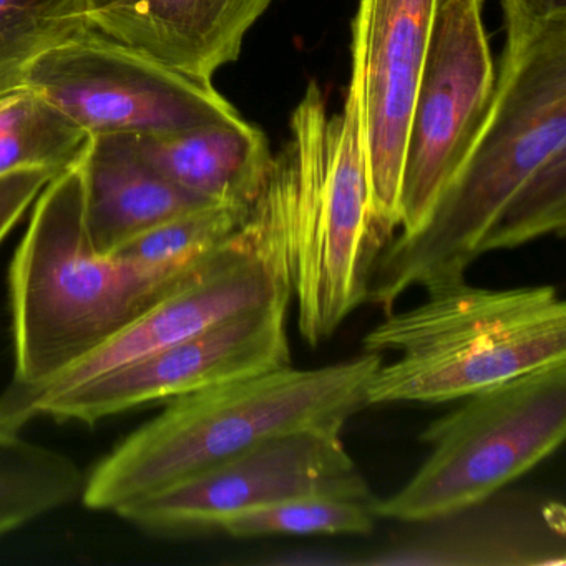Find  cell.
Segmentation results:
<instances>
[{
    "instance_id": "13",
    "label": "cell",
    "mask_w": 566,
    "mask_h": 566,
    "mask_svg": "<svg viewBox=\"0 0 566 566\" xmlns=\"http://www.w3.org/2000/svg\"><path fill=\"white\" fill-rule=\"evenodd\" d=\"M273 0H85L88 28L211 84Z\"/></svg>"
},
{
    "instance_id": "7",
    "label": "cell",
    "mask_w": 566,
    "mask_h": 566,
    "mask_svg": "<svg viewBox=\"0 0 566 566\" xmlns=\"http://www.w3.org/2000/svg\"><path fill=\"white\" fill-rule=\"evenodd\" d=\"M24 87L88 135L170 134L243 120L213 85L91 28L39 55L25 72Z\"/></svg>"
},
{
    "instance_id": "10",
    "label": "cell",
    "mask_w": 566,
    "mask_h": 566,
    "mask_svg": "<svg viewBox=\"0 0 566 566\" xmlns=\"http://www.w3.org/2000/svg\"><path fill=\"white\" fill-rule=\"evenodd\" d=\"M293 303L283 293L127 366L94 377L39 403V416L101 422L148 403L293 366L287 317Z\"/></svg>"
},
{
    "instance_id": "1",
    "label": "cell",
    "mask_w": 566,
    "mask_h": 566,
    "mask_svg": "<svg viewBox=\"0 0 566 566\" xmlns=\"http://www.w3.org/2000/svg\"><path fill=\"white\" fill-rule=\"evenodd\" d=\"M250 220L283 268L301 336L311 347L329 340L366 303L370 271L389 243L373 213L356 52L343 114L327 117L323 92L307 85Z\"/></svg>"
},
{
    "instance_id": "5",
    "label": "cell",
    "mask_w": 566,
    "mask_h": 566,
    "mask_svg": "<svg viewBox=\"0 0 566 566\" xmlns=\"http://www.w3.org/2000/svg\"><path fill=\"white\" fill-rule=\"evenodd\" d=\"M363 347L399 354L370 379L369 406L452 402L565 363L566 303L553 286L486 290L463 281L387 314Z\"/></svg>"
},
{
    "instance_id": "22",
    "label": "cell",
    "mask_w": 566,
    "mask_h": 566,
    "mask_svg": "<svg viewBox=\"0 0 566 566\" xmlns=\"http://www.w3.org/2000/svg\"><path fill=\"white\" fill-rule=\"evenodd\" d=\"M57 175L48 168H28L0 177V244Z\"/></svg>"
},
{
    "instance_id": "11",
    "label": "cell",
    "mask_w": 566,
    "mask_h": 566,
    "mask_svg": "<svg viewBox=\"0 0 566 566\" xmlns=\"http://www.w3.org/2000/svg\"><path fill=\"white\" fill-rule=\"evenodd\" d=\"M313 495L376 500L339 432L297 430L273 437L117 515L148 532H200Z\"/></svg>"
},
{
    "instance_id": "8",
    "label": "cell",
    "mask_w": 566,
    "mask_h": 566,
    "mask_svg": "<svg viewBox=\"0 0 566 566\" xmlns=\"http://www.w3.org/2000/svg\"><path fill=\"white\" fill-rule=\"evenodd\" d=\"M291 293L250 220L205 254L177 287L148 307L117 336L55 379L32 389L8 387L0 396V426L19 430L34 420L39 403L94 377L180 343L224 317Z\"/></svg>"
},
{
    "instance_id": "6",
    "label": "cell",
    "mask_w": 566,
    "mask_h": 566,
    "mask_svg": "<svg viewBox=\"0 0 566 566\" xmlns=\"http://www.w3.org/2000/svg\"><path fill=\"white\" fill-rule=\"evenodd\" d=\"M423 430L426 462L386 500L377 516L423 523L485 502L535 469L566 437V360L482 392Z\"/></svg>"
},
{
    "instance_id": "14",
    "label": "cell",
    "mask_w": 566,
    "mask_h": 566,
    "mask_svg": "<svg viewBox=\"0 0 566 566\" xmlns=\"http://www.w3.org/2000/svg\"><path fill=\"white\" fill-rule=\"evenodd\" d=\"M77 165L88 240L101 254L114 253L171 218L214 205L155 171L135 134L91 135Z\"/></svg>"
},
{
    "instance_id": "23",
    "label": "cell",
    "mask_w": 566,
    "mask_h": 566,
    "mask_svg": "<svg viewBox=\"0 0 566 566\" xmlns=\"http://www.w3.org/2000/svg\"><path fill=\"white\" fill-rule=\"evenodd\" d=\"M505 51H516L546 25L566 19V0H502Z\"/></svg>"
},
{
    "instance_id": "15",
    "label": "cell",
    "mask_w": 566,
    "mask_h": 566,
    "mask_svg": "<svg viewBox=\"0 0 566 566\" xmlns=\"http://www.w3.org/2000/svg\"><path fill=\"white\" fill-rule=\"evenodd\" d=\"M147 164L211 203H251L270 168V145L247 120L137 135Z\"/></svg>"
},
{
    "instance_id": "9",
    "label": "cell",
    "mask_w": 566,
    "mask_h": 566,
    "mask_svg": "<svg viewBox=\"0 0 566 566\" xmlns=\"http://www.w3.org/2000/svg\"><path fill=\"white\" fill-rule=\"evenodd\" d=\"M483 0H442L420 71L400 170V233L426 223L479 132L495 71Z\"/></svg>"
},
{
    "instance_id": "12",
    "label": "cell",
    "mask_w": 566,
    "mask_h": 566,
    "mask_svg": "<svg viewBox=\"0 0 566 566\" xmlns=\"http://www.w3.org/2000/svg\"><path fill=\"white\" fill-rule=\"evenodd\" d=\"M440 4L442 0H360L354 19L373 213L389 240L400 228L403 145Z\"/></svg>"
},
{
    "instance_id": "2",
    "label": "cell",
    "mask_w": 566,
    "mask_h": 566,
    "mask_svg": "<svg viewBox=\"0 0 566 566\" xmlns=\"http://www.w3.org/2000/svg\"><path fill=\"white\" fill-rule=\"evenodd\" d=\"M566 148V19L505 51L492 102L426 223L382 248L366 303L392 313L412 290L463 283L503 208L556 151Z\"/></svg>"
},
{
    "instance_id": "17",
    "label": "cell",
    "mask_w": 566,
    "mask_h": 566,
    "mask_svg": "<svg viewBox=\"0 0 566 566\" xmlns=\"http://www.w3.org/2000/svg\"><path fill=\"white\" fill-rule=\"evenodd\" d=\"M91 135L29 87L0 97V177L28 168L62 174L78 164Z\"/></svg>"
},
{
    "instance_id": "16",
    "label": "cell",
    "mask_w": 566,
    "mask_h": 566,
    "mask_svg": "<svg viewBox=\"0 0 566 566\" xmlns=\"http://www.w3.org/2000/svg\"><path fill=\"white\" fill-rule=\"evenodd\" d=\"M78 467L64 453L0 426V538L77 499Z\"/></svg>"
},
{
    "instance_id": "4",
    "label": "cell",
    "mask_w": 566,
    "mask_h": 566,
    "mask_svg": "<svg viewBox=\"0 0 566 566\" xmlns=\"http://www.w3.org/2000/svg\"><path fill=\"white\" fill-rule=\"evenodd\" d=\"M201 260V258H200ZM181 270H148L92 247L78 165L52 178L9 271L12 389L48 384L91 356L177 287Z\"/></svg>"
},
{
    "instance_id": "20",
    "label": "cell",
    "mask_w": 566,
    "mask_h": 566,
    "mask_svg": "<svg viewBox=\"0 0 566 566\" xmlns=\"http://www.w3.org/2000/svg\"><path fill=\"white\" fill-rule=\"evenodd\" d=\"M377 500L313 495L264 506L228 520L221 532L234 538L271 535H369Z\"/></svg>"
},
{
    "instance_id": "18",
    "label": "cell",
    "mask_w": 566,
    "mask_h": 566,
    "mask_svg": "<svg viewBox=\"0 0 566 566\" xmlns=\"http://www.w3.org/2000/svg\"><path fill=\"white\" fill-rule=\"evenodd\" d=\"M85 29V0H0V97L24 85L39 55Z\"/></svg>"
},
{
    "instance_id": "3",
    "label": "cell",
    "mask_w": 566,
    "mask_h": 566,
    "mask_svg": "<svg viewBox=\"0 0 566 566\" xmlns=\"http://www.w3.org/2000/svg\"><path fill=\"white\" fill-rule=\"evenodd\" d=\"M382 363L380 354L364 353L331 366L284 367L177 397L92 470L82 502L118 513L273 437L297 430L340 433L369 407L367 387Z\"/></svg>"
},
{
    "instance_id": "21",
    "label": "cell",
    "mask_w": 566,
    "mask_h": 566,
    "mask_svg": "<svg viewBox=\"0 0 566 566\" xmlns=\"http://www.w3.org/2000/svg\"><path fill=\"white\" fill-rule=\"evenodd\" d=\"M566 148L546 158L513 195L483 243V254L565 233Z\"/></svg>"
},
{
    "instance_id": "19",
    "label": "cell",
    "mask_w": 566,
    "mask_h": 566,
    "mask_svg": "<svg viewBox=\"0 0 566 566\" xmlns=\"http://www.w3.org/2000/svg\"><path fill=\"white\" fill-rule=\"evenodd\" d=\"M251 203H214L188 211L138 234L112 256L148 270L190 266L243 227Z\"/></svg>"
}]
</instances>
